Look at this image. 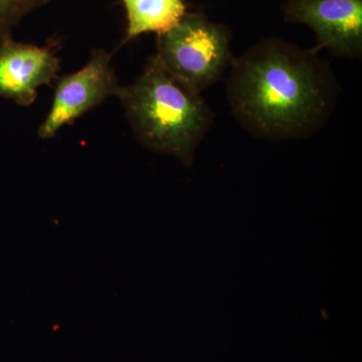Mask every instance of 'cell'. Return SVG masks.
Returning a JSON list of instances; mask_svg holds the SVG:
<instances>
[{"instance_id": "6da1fadb", "label": "cell", "mask_w": 362, "mask_h": 362, "mask_svg": "<svg viewBox=\"0 0 362 362\" xmlns=\"http://www.w3.org/2000/svg\"><path fill=\"white\" fill-rule=\"evenodd\" d=\"M318 52L267 37L235 59L226 97L245 130L263 139L297 140L323 127L339 86Z\"/></svg>"}, {"instance_id": "7a4b0ae2", "label": "cell", "mask_w": 362, "mask_h": 362, "mask_svg": "<svg viewBox=\"0 0 362 362\" xmlns=\"http://www.w3.org/2000/svg\"><path fill=\"white\" fill-rule=\"evenodd\" d=\"M117 97L143 146L192 166L214 118L201 92L154 56L133 84L120 87Z\"/></svg>"}, {"instance_id": "3957f363", "label": "cell", "mask_w": 362, "mask_h": 362, "mask_svg": "<svg viewBox=\"0 0 362 362\" xmlns=\"http://www.w3.org/2000/svg\"><path fill=\"white\" fill-rule=\"evenodd\" d=\"M156 56L201 93L218 82L235 61L228 28L201 13H187L175 28L158 35Z\"/></svg>"}, {"instance_id": "277c9868", "label": "cell", "mask_w": 362, "mask_h": 362, "mask_svg": "<svg viewBox=\"0 0 362 362\" xmlns=\"http://www.w3.org/2000/svg\"><path fill=\"white\" fill-rule=\"evenodd\" d=\"M120 86L111 66V54L93 49L89 63L75 73L59 78L51 110L39 128L42 139L54 137L59 129L117 96Z\"/></svg>"}, {"instance_id": "5b68a950", "label": "cell", "mask_w": 362, "mask_h": 362, "mask_svg": "<svg viewBox=\"0 0 362 362\" xmlns=\"http://www.w3.org/2000/svg\"><path fill=\"white\" fill-rule=\"evenodd\" d=\"M283 9L286 21L313 30L319 52L361 58L362 0H287Z\"/></svg>"}, {"instance_id": "8992f818", "label": "cell", "mask_w": 362, "mask_h": 362, "mask_svg": "<svg viewBox=\"0 0 362 362\" xmlns=\"http://www.w3.org/2000/svg\"><path fill=\"white\" fill-rule=\"evenodd\" d=\"M59 59L51 45L37 47L0 40V98L30 106L42 86H52L58 78Z\"/></svg>"}, {"instance_id": "52a82bcc", "label": "cell", "mask_w": 362, "mask_h": 362, "mask_svg": "<svg viewBox=\"0 0 362 362\" xmlns=\"http://www.w3.org/2000/svg\"><path fill=\"white\" fill-rule=\"evenodd\" d=\"M127 14L125 42L153 33L163 35L187 13L183 0H122Z\"/></svg>"}, {"instance_id": "ba28073f", "label": "cell", "mask_w": 362, "mask_h": 362, "mask_svg": "<svg viewBox=\"0 0 362 362\" xmlns=\"http://www.w3.org/2000/svg\"><path fill=\"white\" fill-rule=\"evenodd\" d=\"M52 0H0V40L11 37V30L20 21Z\"/></svg>"}]
</instances>
